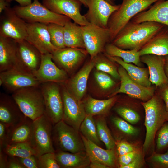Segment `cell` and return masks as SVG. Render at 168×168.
Returning <instances> with one entry per match:
<instances>
[{
    "label": "cell",
    "mask_w": 168,
    "mask_h": 168,
    "mask_svg": "<svg viewBox=\"0 0 168 168\" xmlns=\"http://www.w3.org/2000/svg\"><path fill=\"white\" fill-rule=\"evenodd\" d=\"M52 140L57 150L72 153L85 151L84 146L78 131L63 120L53 125Z\"/></svg>",
    "instance_id": "cell-7"
},
{
    "label": "cell",
    "mask_w": 168,
    "mask_h": 168,
    "mask_svg": "<svg viewBox=\"0 0 168 168\" xmlns=\"http://www.w3.org/2000/svg\"><path fill=\"white\" fill-rule=\"evenodd\" d=\"M96 122L98 134L101 141L105 144L107 149H114L116 141L112 136L105 119H97Z\"/></svg>",
    "instance_id": "cell-35"
},
{
    "label": "cell",
    "mask_w": 168,
    "mask_h": 168,
    "mask_svg": "<svg viewBox=\"0 0 168 168\" xmlns=\"http://www.w3.org/2000/svg\"><path fill=\"white\" fill-rule=\"evenodd\" d=\"M81 137L85 151L91 162L100 163L108 168L115 166L116 157L114 149H103L86 138L82 135Z\"/></svg>",
    "instance_id": "cell-22"
},
{
    "label": "cell",
    "mask_w": 168,
    "mask_h": 168,
    "mask_svg": "<svg viewBox=\"0 0 168 168\" xmlns=\"http://www.w3.org/2000/svg\"><path fill=\"white\" fill-rule=\"evenodd\" d=\"M13 9L16 15L27 23H53L64 26L71 21L69 17L50 10L38 0H34L27 6H16Z\"/></svg>",
    "instance_id": "cell-5"
},
{
    "label": "cell",
    "mask_w": 168,
    "mask_h": 168,
    "mask_svg": "<svg viewBox=\"0 0 168 168\" xmlns=\"http://www.w3.org/2000/svg\"><path fill=\"white\" fill-rule=\"evenodd\" d=\"M3 12L0 16V36L11 38L17 42L26 40L27 23L9 6Z\"/></svg>",
    "instance_id": "cell-10"
},
{
    "label": "cell",
    "mask_w": 168,
    "mask_h": 168,
    "mask_svg": "<svg viewBox=\"0 0 168 168\" xmlns=\"http://www.w3.org/2000/svg\"><path fill=\"white\" fill-rule=\"evenodd\" d=\"M141 104L145 114L146 134L143 150L146 153L153 145L157 132L167 121L168 112L159 94L154 95L150 99Z\"/></svg>",
    "instance_id": "cell-2"
},
{
    "label": "cell",
    "mask_w": 168,
    "mask_h": 168,
    "mask_svg": "<svg viewBox=\"0 0 168 168\" xmlns=\"http://www.w3.org/2000/svg\"><path fill=\"white\" fill-rule=\"evenodd\" d=\"M156 149L160 152L168 148V121H166L157 131Z\"/></svg>",
    "instance_id": "cell-38"
},
{
    "label": "cell",
    "mask_w": 168,
    "mask_h": 168,
    "mask_svg": "<svg viewBox=\"0 0 168 168\" xmlns=\"http://www.w3.org/2000/svg\"><path fill=\"white\" fill-rule=\"evenodd\" d=\"M82 4H83L85 7H87V5L86 3L85 0H78Z\"/></svg>",
    "instance_id": "cell-56"
},
{
    "label": "cell",
    "mask_w": 168,
    "mask_h": 168,
    "mask_svg": "<svg viewBox=\"0 0 168 168\" xmlns=\"http://www.w3.org/2000/svg\"><path fill=\"white\" fill-rule=\"evenodd\" d=\"M144 163L142 154L140 152L133 161L124 168H140L142 167Z\"/></svg>",
    "instance_id": "cell-48"
},
{
    "label": "cell",
    "mask_w": 168,
    "mask_h": 168,
    "mask_svg": "<svg viewBox=\"0 0 168 168\" xmlns=\"http://www.w3.org/2000/svg\"><path fill=\"white\" fill-rule=\"evenodd\" d=\"M117 113L124 119L131 124L137 123L140 119L139 114L135 111L124 107H120L116 109Z\"/></svg>",
    "instance_id": "cell-42"
},
{
    "label": "cell",
    "mask_w": 168,
    "mask_h": 168,
    "mask_svg": "<svg viewBox=\"0 0 168 168\" xmlns=\"http://www.w3.org/2000/svg\"><path fill=\"white\" fill-rule=\"evenodd\" d=\"M11 96L24 114L33 121L45 114L44 100L40 86L22 88Z\"/></svg>",
    "instance_id": "cell-4"
},
{
    "label": "cell",
    "mask_w": 168,
    "mask_h": 168,
    "mask_svg": "<svg viewBox=\"0 0 168 168\" xmlns=\"http://www.w3.org/2000/svg\"><path fill=\"white\" fill-rule=\"evenodd\" d=\"M96 80L101 88L106 90L115 84L114 81L106 73L99 71L95 74Z\"/></svg>",
    "instance_id": "cell-43"
},
{
    "label": "cell",
    "mask_w": 168,
    "mask_h": 168,
    "mask_svg": "<svg viewBox=\"0 0 168 168\" xmlns=\"http://www.w3.org/2000/svg\"><path fill=\"white\" fill-rule=\"evenodd\" d=\"M7 2L6 0H0V14L8 7Z\"/></svg>",
    "instance_id": "cell-54"
},
{
    "label": "cell",
    "mask_w": 168,
    "mask_h": 168,
    "mask_svg": "<svg viewBox=\"0 0 168 168\" xmlns=\"http://www.w3.org/2000/svg\"><path fill=\"white\" fill-rule=\"evenodd\" d=\"M8 156L3 151L0 149V168H7Z\"/></svg>",
    "instance_id": "cell-51"
},
{
    "label": "cell",
    "mask_w": 168,
    "mask_h": 168,
    "mask_svg": "<svg viewBox=\"0 0 168 168\" xmlns=\"http://www.w3.org/2000/svg\"><path fill=\"white\" fill-rule=\"evenodd\" d=\"M53 125L45 114L33 121L29 144L36 156L47 152H55L52 140Z\"/></svg>",
    "instance_id": "cell-6"
},
{
    "label": "cell",
    "mask_w": 168,
    "mask_h": 168,
    "mask_svg": "<svg viewBox=\"0 0 168 168\" xmlns=\"http://www.w3.org/2000/svg\"><path fill=\"white\" fill-rule=\"evenodd\" d=\"M93 116L86 114L80 125L79 130L82 135L86 138L100 146L101 141L98 134L96 122Z\"/></svg>",
    "instance_id": "cell-33"
},
{
    "label": "cell",
    "mask_w": 168,
    "mask_h": 168,
    "mask_svg": "<svg viewBox=\"0 0 168 168\" xmlns=\"http://www.w3.org/2000/svg\"><path fill=\"white\" fill-rule=\"evenodd\" d=\"M118 72L121 80V85L114 95L124 93L131 97L144 101L148 100L154 96V89L153 87L144 86L134 81L122 66L119 68Z\"/></svg>",
    "instance_id": "cell-17"
},
{
    "label": "cell",
    "mask_w": 168,
    "mask_h": 168,
    "mask_svg": "<svg viewBox=\"0 0 168 168\" xmlns=\"http://www.w3.org/2000/svg\"><path fill=\"white\" fill-rule=\"evenodd\" d=\"M105 50L108 56L119 57L125 63H132L138 66L141 65V56L139 51L137 49H123L109 43L106 45Z\"/></svg>",
    "instance_id": "cell-31"
},
{
    "label": "cell",
    "mask_w": 168,
    "mask_h": 168,
    "mask_svg": "<svg viewBox=\"0 0 168 168\" xmlns=\"http://www.w3.org/2000/svg\"><path fill=\"white\" fill-rule=\"evenodd\" d=\"M41 83L34 75L16 68L0 72V86L12 93L22 88L40 86Z\"/></svg>",
    "instance_id": "cell-11"
},
{
    "label": "cell",
    "mask_w": 168,
    "mask_h": 168,
    "mask_svg": "<svg viewBox=\"0 0 168 168\" xmlns=\"http://www.w3.org/2000/svg\"><path fill=\"white\" fill-rule=\"evenodd\" d=\"M25 168H38L37 157L32 155L26 157H17Z\"/></svg>",
    "instance_id": "cell-46"
},
{
    "label": "cell",
    "mask_w": 168,
    "mask_h": 168,
    "mask_svg": "<svg viewBox=\"0 0 168 168\" xmlns=\"http://www.w3.org/2000/svg\"><path fill=\"white\" fill-rule=\"evenodd\" d=\"M55 153L56 160L61 168H85L91 163L89 157L84 151L72 153L57 150Z\"/></svg>",
    "instance_id": "cell-26"
},
{
    "label": "cell",
    "mask_w": 168,
    "mask_h": 168,
    "mask_svg": "<svg viewBox=\"0 0 168 168\" xmlns=\"http://www.w3.org/2000/svg\"><path fill=\"white\" fill-rule=\"evenodd\" d=\"M61 94L63 109L62 120L79 131L80 125L86 114L84 105L65 87L63 88Z\"/></svg>",
    "instance_id": "cell-12"
},
{
    "label": "cell",
    "mask_w": 168,
    "mask_h": 168,
    "mask_svg": "<svg viewBox=\"0 0 168 168\" xmlns=\"http://www.w3.org/2000/svg\"><path fill=\"white\" fill-rule=\"evenodd\" d=\"M167 121H168V116H167Z\"/></svg>",
    "instance_id": "cell-58"
},
{
    "label": "cell",
    "mask_w": 168,
    "mask_h": 168,
    "mask_svg": "<svg viewBox=\"0 0 168 168\" xmlns=\"http://www.w3.org/2000/svg\"><path fill=\"white\" fill-rule=\"evenodd\" d=\"M81 26L85 49L93 59L110 43L109 30L91 24Z\"/></svg>",
    "instance_id": "cell-9"
},
{
    "label": "cell",
    "mask_w": 168,
    "mask_h": 168,
    "mask_svg": "<svg viewBox=\"0 0 168 168\" xmlns=\"http://www.w3.org/2000/svg\"><path fill=\"white\" fill-rule=\"evenodd\" d=\"M17 47L13 39L0 36V72L16 67Z\"/></svg>",
    "instance_id": "cell-25"
},
{
    "label": "cell",
    "mask_w": 168,
    "mask_h": 168,
    "mask_svg": "<svg viewBox=\"0 0 168 168\" xmlns=\"http://www.w3.org/2000/svg\"><path fill=\"white\" fill-rule=\"evenodd\" d=\"M55 152L46 153L37 157L38 168H61L56 160Z\"/></svg>",
    "instance_id": "cell-37"
},
{
    "label": "cell",
    "mask_w": 168,
    "mask_h": 168,
    "mask_svg": "<svg viewBox=\"0 0 168 168\" xmlns=\"http://www.w3.org/2000/svg\"><path fill=\"white\" fill-rule=\"evenodd\" d=\"M96 65V69L98 71L109 74L115 78L120 79L118 71L109 61L104 58H100Z\"/></svg>",
    "instance_id": "cell-41"
},
{
    "label": "cell",
    "mask_w": 168,
    "mask_h": 168,
    "mask_svg": "<svg viewBox=\"0 0 168 168\" xmlns=\"http://www.w3.org/2000/svg\"><path fill=\"white\" fill-rule=\"evenodd\" d=\"M57 83L44 82L40 85L44 100L45 114L53 125L63 119V113L61 93Z\"/></svg>",
    "instance_id": "cell-8"
},
{
    "label": "cell",
    "mask_w": 168,
    "mask_h": 168,
    "mask_svg": "<svg viewBox=\"0 0 168 168\" xmlns=\"http://www.w3.org/2000/svg\"><path fill=\"white\" fill-rule=\"evenodd\" d=\"M110 3L112 5H115L114 2L116 0H105Z\"/></svg>",
    "instance_id": "cell-57"
},
{
    "label": "cell",
    "mask_w": 168,
    "mask_h": 168,
    "mask_svg": "<svg viewBox=\"0 0 168 168\" xmlns=\"http://www.w3.org/2000/svg\"><path fill=\"white\" fill-rule=\"evenodd\" d=\"M34 75L41 83L62 82L68 77L65 70L56 66L52 59V54L50 53L42 54L40 66Z\"/></svg>",
    "instance_id": "cell-18"
},
{
    "label": "cell",
    "mask_w": 168,
    "mask_h": 168,
    "mask_svg": "<svg viewBox=\"0 0 168 168\" xmlns=\"http://www.w3.org/2000/svg\"><path fill=\"white\" fill-rule=\"evenodd\" d=\"M159 0H122L119 8L111 15L108 20L107 28L110 43L133 17Z\"/></svg>",
    "instance_id": "cell-3"
},
{
    "label": "cell",
    "mask_w": 168,
    "mask_h": 168,
    "mask_svg": "<svg viewBox=\"0 0 168 168\" xmlns=\"http://www.w3.org/2000/svg\"><path fill=\"white\" fill-rule=\"evenodd\" d=\"M140 152L138 150L134 151L126 154L119 156L118 161L120 168H124L132 162Z\"/></svg>",
    "instance_id": "cell-45"
},
{
    "label": "cell",
    "mask_w": 168,
    "mask_h": 168,
    "mask_svg": "<svg viewBox=\"0 0 168 168\" xmlns=\"http://www.w3.org/2000/svg\"><path fill=\"white\" fill-rule=\"evenodd\" d=\"M1 149L10 156L23 158L35 156V152L29 143L7 144Z\"/></svg>",
    "instance_id": "cell-34"
},
{
    "label": "cell",
    "mask_w": 168,
    "mask_h": 168,
    "mask_svg": "<svg viewBox=\"0 0 168 168\" xmlns=\"http://www.w3.org/2000/svg\"><path fill=\"white\" fill-rule=\"evenodd\" d=\"M25 117L12 96L0 93V122L10 127L20 122Z\"/></svg>",
    "instance_id": "cell-19"
},
{
    "label": "cell",
    "mask_w": 168,
    "mask_h": 168,
    "mask_svg": "<svg viewBox=\"0 0 168 168\" xmlns=\"http://www.w3.org/2000/svg\"><path fill=\"white\" fill-rule=\"evenodd\" d=\"M147 161L154 168H168V150L165 153H153Z\"/></svg>",
    "instance_id": "cell-40"
},
{
    "label": "cell",
    "mask_w": 168,
    "mask_h": 168,
    "mask_svg": "<svg viewBox=\"0 0 168 168\" xmlns=\"http://www.w3.org/2000/svg\"><path fill=\"white\" fill-rule=\"evenodd\" d=\"M95 65L94 60L86 65L70 81L69 87L74 96L80 101L85 93L89 74Z\"/></svg>",
    "instance_id": "cell-28"
},
{
    "label": "cell",
    "mask_w": 168,
    "mask_h": 168,
    "mask_svg": "<svg viewBox=\"0 0 168 168\" xmlns=\"http://www.w3.org/2000/svg\"><path fill=\"white\" fill-rule=\"evenodd\" d=\"M108 56L112 61L117 63L123 68L134 81L144 86L151 87L152 83L149 80L148 68H142L125 63L118 57Z\"/></svg>",
    "instance_id": "cell-29"
},
{
    "label": "cell",
    "mask_w": 168,
    "mask_h": 168,
    "mask_svg": "<svg viewBox=\"0 0 168 168\" xmlns=\"http://www.w3.org/2000/svg\"><path fill=\"white\" fill-rule=\"evenodd\" d=\"M47 25L52 44L58 49L66 47L64 40V26L53 23Z\"/></svg>",
    "instance_id": "cell-36"
},
{
    "label": "cell",
    "mask_w": 168,
    "mask_h": 168,
    "mask_svg": "<svg viewBox=\"0 0 168 168\" xmlns=\"http://www.w3.org/2000/svg\"><path fill=\"white\" fill-rule=\"evenodd\" d=\"M7 168H25L16 157L8 156Z\"/></svg>",
    "instance_id": "cell-50"
},
{
    "label": "cell",
    "mask_w": 168,
    "mask_h": 168,
    "mask_svg": "<svg viewBox=\"0 0 168 168\" xmlns=\"http://www.w3.org/2000/svg\"><path fill=\"white\" fill-rule=\"evenodd\" d=\"M42 2L50 10L69 17L80 26L90 24L81 14L82 3L78 0H43Z\"/></svg>",
    "instance_id": "cell-15"
},
{
    "label": "cell",
    "mask_w": 168,
    "mask_h": 168,
    "mask_svg": "<svg viewBox=\"0 0 168 168\" xmlns=\"http://www.w3.org/2000/svg\"><path fill=\"white\" fill-rule=\"evenodd\" d=\"M91 168H107L106 166L100 163L96 162H91L89 166Z\"/></svg>",
    "instance_id": "cell-53"
},
{
    "label": "cell",
    "mask_w": 168,
    "mask_h": 168,
    "mask_svg": "<svg viewBox=\"0 0 168 168\" xmlns=\"http://www.w3.org/2000/svg\"><path fill=\"white\" fill-rule=\"evenodd\" d=\"M112 121L119 130L124 134L134 136L137 135L139 133L138 129L121 118L114 117L112 118Z\"/></svg>",
    "instance_id": "cell-39"
},
{
    "label": "cell",
    "mask_w": 168,
    "mask_h": 168,
    "mask_svg": "<svg viewBox=\"0 0 168 168\" xmlns=\"http://www.w3.org/2000/svg\"><path fill=\"white\" fill-rule=\"evenodd\" d=\"M140 56L153 54L168 55V26H165L139 50Z\"/></svg>",
    "instance_id": "cell-24"
},
{
    "label": "cell",
    "mask_w": 168,
    "mask_h": 168,
    "mask_svg": "<svg viewBox=\"0 0 168 168\" xmlns=\"http://www.w3.org/2000/svg\"><path fill=\"white\" fill-rule=\"evenodd\" d=\"M117 153L119 156L138 150L132 144L123 140L116 141V146Z\"/></svg>",
    "instance_id": "cell-44"
},
{
    "label": "cell",
    "mask_w": 168,
    "mask_h": 168,
    "mask_svg": "<svg viewBox=\"0 0 168 168\" xmlns=\"http://www.w3.org/2000/svg\"><path fill=\"white\" fill-rule=\"evenodd\" d=\"M135 23L153 21L168 26V0H160L147 10L141 12L130 20Z\"/></svg>",
    "instance_id": "cell-21"
},
{
    "label": "cell",
    "mask_w": 168,
    "mask_h": 168,
    "mask_svg": "<svg viewBox=\"0 0 168 168\" xmlns=\"http://www.w3.org/2000/svg\"><path fill=\"white\" fill-rule=\"evenodd\" d=\"M13 0L17 2L20 4V6L22 7L28 5L32 3L31 0H6L7 2Z\"/></svg>",
    "instance_id": "cell-52"
},
{
    "label": "cell",
    "mask_w": 168,
    "mask_h": 168,
    "mask_svg": "<svg viewBox=\"0 0 168 168\" xmlns=\"http://www.w3.org/2000/svg\"><path fill=\"white\" fill-rule=\"evenodd\" d=\"M8 127L0 121V149H3L7 144Z\"/></svg>",
    "instance_id": "cell-47"
},
{
    "label": "cell",
    "mask_w": 168,
    "mask_h": 168,
    "mask_svg": "<svg viewBox=\"0 0 168 168\" xmlns=\"http://www.w3.org/2000/svg\"><path fill=\"white\" fill-rule=\"evenodd\" d=\"M140 60L147 66L151 83L159 88L168 84V79L164 70V56L147 54L141 56Z\"/></svg>",
    "instance_id": "cell-20"
},
{
    "label": "cell",
    "mask_w": 168,
    "mask_h": 168,
    "mask_svg": "<svg viewBox=\"0 0 168 168\" xmlns=\"http://www.w3.org/2000/svg\"><path fill=\"white\" fill-rule=\"evenodd\" d=\"M115 100L114 97L104 100L89 97L84 105L86 114L94 116L104 114L108 111Z\"/></svg>",
    "instance_id": "cell-32"
},
{
    "label": "cell",
    "mask_w": 168,
    "mask_h": 168,
    "mask_svg": "<svg viewBox=\"0 0 168 168\" xmlns=\"http://www.w3.org/2000/svg\"><path fill=\"white\" fill-rule=\"evenodd\" d=\"M165 26L153 21L135 23L130 21L111 43L123 49L139 51Z\"/></svg>",
    "instance_id": "cell-1"
},
{
    "label": "cell",
    "mask_w": 168,
    "mask_h": 168,
    "mask_svg": "<svg viewBox=\"0 0 168 168\" xmlns=\"http://www.w3.org/2000/svg\"><path fill=\"white\" fill-rule=\"evenodd\" d=\"M159 88L160 91L159 94L163 101L168 112V84Z\"/></svg>",
    "instance_id": "cell-49"
},
{
    "label": "cell",
    "mask_w": 168,
    "mask_h": 168,
    "mask_svg": "<svg viewBox=\"0 0 168 168\" xmlns=\"http://www.w3.org/2000/svg\"><path fill=\"white\" fill-rule=\"evenodd\" d=\"M26 39L42 54H52L58 49L52 43L47 25L40 23H27Z\"/></svg>",
    "instance_id": "cell-16"
},
{
    "label": "cell",
    "mask_w": 168,
    "mask_h": 168,
    "mask_svg": "<svg viewBox=\"0 0 168 168\" xmlns=\"http://www.w3.org/2000/svg\"><path fill=\"white\" fill-rule=\"evenodd\" d=\"M17 60L15 68L34 75L40 66L42 54L26 40L17 42Z\"/></svg>",
    "instance_id": "cell-13"
},
{
    "label": "cell",
    "mask_w": 168,
    "mask_h": 168,
    "mask_svg": "<svg viewBox=\"0 0 168 168\" xmlns=\"http://www.w3.org/2000/svg\"><path fill=\"white\" fill-rule=\"evenodd\" d=\"M81 48L65 47L58 49L52 54V59L65 71L72 69L85 57V54Z\"/></svg>",
    "instance_id": "cell-23"
},
{
    "label": "cell",
    "mask_w": 168,
    "mask_h": 168,
    "mask_svg": "<svg viewBox=\"0 0 168 168\" xmlns=\"http://www.w3.org/2000/svg\"><path fill=\"white\" fill-rule=\"evenodd\" d=\"M33 121L26 116L20 122L8 127L7 144L18 143H29L33 128Z\"/></svg>",
    "instance_id": "cell-27"
},
{
    "label": "cell",
    "mask_w": 168,
    "mask_h": 168,
    "mask_svg": "<svg viewBox=\"0 0 168 168\" xmlns=\"http://www.w3.org/2000/svg\"><path fill=\"white\" fill-rule=\"evenodd\" d=\"M64 40L66 47L85 49L81 26L74 22L64 26Z\"/></svg>",
    "instance_id": "cell-30"
},
{
    "label": "cell",
    "mask_w": 168,
    "mask_h": 168,
    "mask_svg": "<svg viewBox=\"0 0 168 168\" xmlns=\"http://www.w3.org/2000/svg\"><path fill=\"white\" fill-rule=\"evenodd\" d=\"M164 56L165 58L164 70L168 79V55H166Z\"/></svg>",
    "instance_id": "cell-55"
},
{
    "label": "cell",
    "mask_w": 168,
    "mask_h": 168,
    "mask_svg": "<svg viewBox=\"0 0 168 168\" xmlns=\"http://www.w3.org/2000/svg\"><path fill=\"white\" fill-rule=\"evenodd\" d=\"M87 12L84 15L90 23L107 28L111 15L119 7L120 4L112 5L105 0H85Z\"/></svg>",
    "instance_id": "cell-14"
}]
</instances>
